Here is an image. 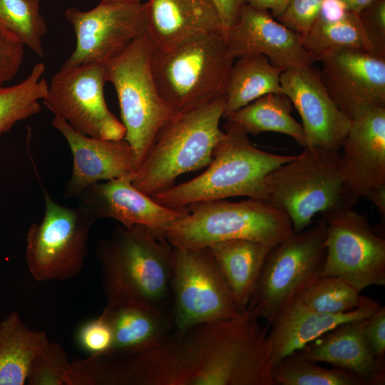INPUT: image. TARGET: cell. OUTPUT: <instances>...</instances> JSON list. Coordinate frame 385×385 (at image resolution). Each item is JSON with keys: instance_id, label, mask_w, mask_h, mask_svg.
<instances>
[{"instance_id": "obj_1", "label": "cell", "mask_w": 385, "mask_h": 385, "mask_svg": "<svg viewBox=\"0 0 385 385\" xmlns=\"http://www.w3.org/2000/svg\"><path fill=\"white\" fill-rule=\"evenodd\" d=\"M250 302L237 316L174 330L137 354L95 355L91 385H274L267 327Z\"/></svg>"}, {"instance_id": "obj_2", "label": "cell", "mask_w": 385, "mask_h": 385, "mask_svg": "<svg viewBox=\"0 0 385 385\" xmlns=\"http://www.w3.org/2000/svg\"><path fill=\"white\" fill-rule=\"evenodd\" d=\"M107 302L133 301L171 308L174 247L142 225L117 226L96 248Z\"/></svg>"}, {"instance_id": "obj_3", "label": "cell", "mask_w": 385, "mask_h": 385, "mask_svg": "<svg viewBox=\"0 0 385 385\" xmlns=\"http://www.w3.org/2000/svg\"><path fill=\"white\" fill-rule=\"evenodd\" d=\"M225 133L212 162L198 176L173 185L151 197L170 208L235 196L261 199L266 175L292 160L295 155H279L255 147L237 124L227 120Z\"/></svg>"}, {"instance_id": "obj_4", "label": "cell", "mask_w": 385, "mask_h": 385, "mask_svg": "<svg viewBox=\"0 0 385 385\" xmlns=\"http://www.w3.org/2000/svg\"><path fill=\"white\" fill-rule=\"evenodd\" d=\"M260 200L286 214L294 232L311 225L318 213L323 216L352 208L341 170L340 150L304 147L266 175Z\"/></svg>"}, {"instance_id": "obj_5", "label": "cell", "mask_w": 385, "mask_h": 385, "mask_svg": "<svg viewBox=\"0 0 385 385\" xmlns=\"http://www.w3.org/2000/svg\"><path fill=\"white\" fill-rule=\"evenodd\" d=\"M225 102V96L169 120L133 175V185L152 197L180 175L208 166L225 133L220 128Z\"/></svg>"}, {"instance_id": "obj_6", "label": "cell", "mask_w": 385, "mask_h": 385, "mask_svg": "<svg viewBox=\"0 0 385 385\" xmlns=\"http://www.w3.org/2000/svg\"><path fill=\"white\" fill-rule=\"evenodd\" d=\"M234 63L223 35L214 34L156 48L151 68L160 96L179 113L225 96Z\"/></svg>"}, {"instance_id": "obj_7", "label": "cell", "mask_w": 385, "mask_h": 385, "mask_svg": "<svg viewBox=\"0 0 385 385\" xmlns=\"http://www.w3.org/2000/svg\"><path fill=\"white\" fill-rule=\"evenodd\" d=\"M171 223L164 237L175 248H206L229 240H250L274 247L292 232L288 216L260 199L200 202Z\"/></svg>"}, {"instance_id": "obj_8", "label": "cell", "mask_w": 385, "mask_h": 385, "mask_svg": "<svg viewBox=\"0 0 385 385\" xmlns=\"http://www.w3.org/2000/svg\"><path fill=\"white\" fill-rule=\"evenodd\" d=\"M155 49L146 31L104 63L106 81L113 85L118 99L124 139L135 151L138 168L160 129L178 114L158 91L151 68Z\"/></svg>"}, {"instance_id": "obj_9", "label": "cell", "mask_w": 385, "mask_h": 385, "mask_svg": "<svg viewBox=\"0 0 385 385\" xmlns=\"http://www.w3.org/2000/svg\"><path fill=\"white\" fill-rule=\"evenodd\" d=\"M42 189L43 219L31 224L26 233L29 271L38 282L73 278L83 268L90 230L96 221L80 205H62Z\"/></svg>"}, {"instance_id": "obj_10", "label": "cell", "mask_w": 385, "mask_h": 385, "mask_svg": "<svg viewBox=\"0 0 385 385\" xmlns=\"http://www.w3.org/2000/svg\"><path fill=\"white\" fill-rule=\"evenodd\" d=\"M327 224L322 217L292 233L270 251L250 302L270 324L307 283L321 275Z\"/></svg>"}, {"instance_id": "obj_11", "label": "cell", "mask_w": 385, "mask_h": 385, "mask_svg": "<svg viewBox=\"0 0 385 385\" xmlns=\"http://www.w3.org/2000/svg\"><path fill=\"white\" fill-rule=\"evenodd\" d=\"M174 330L228 319L242 309L206 248H175L170 280Z\"/></svg>"}, {"instance_id": "obj_12", "label": "cell", "mask_w": 385, "mask_h": 385, "mask_svg": "<svg viewBox=\"0 0 385 385\" xmlns=\"http://www.w3.org/2000/svg\"><path fill=\"white\" fill-rule=\"evenodd\" d=\"M104 64L62 66L51 78L45 106L76 130L93 138L121 140L125 128L111 112L104 97Z\"/></svg>"}, {"instance_id": "obj_13", "label": "cell", "mask_w": 385, "mask_h": 385, "mask_svg": "<svg viewBox=\"0 0 385 385\" xmlns=\"http://www.w3.org/2000/svg\"><path fill=\"white\" fill-rule=\"evenodd\" d=\"M327 224L321 275L339 277L361 292L385 285V240L366 216L344 208L322 216Z\"/></svg>"}, {"instance_id": "obj_14", "label": "cell", "mask_w": 385, "mask_h": 385, "mask_svg": "<svg viewBox=\"0 0 385 385\" xmlns=\"http://www.w3.org/2000/svg\"><path fill=\"white\" fill-rule=\"evenodd\" d=\"M65 16L76 35V47L63 66L104 64L146 31L145 3L101 0L89 11L71 7Z\"/></svg>"}, {"instance_id": "obj_15", "label": "cell", "mask_w": 385, "mask_h": 385, "mask_svg": "<svg viewBox=\"0 0 385 385\" xmlns=\"http://www.w3.org/2000/svg\"><path fill=\"white\" fill-rule=\"evenodd\" d=\"M320 62L319 73L324 88L349 118L369 108H385V56L342 49Z\"/></svg>"}, {"instance_id": "obj_16", "label": "cell", "mask_w": 385, "mask_h": 385, "mask_svg": "<svg viewBox=\"0 0 385 385\" xmlns=\"http://www.w3.org/2000/svg\"><path fill=\"white\" fill-rule=\"evenodd\" d=\"M281 88L301 117L306 146L340 150L351 120L332 99L319 71L313 66L284 71Z\"/></svg>"}, {"instance_id": "obj_17", "label": "cell", "mask_w": 385, "mask_h": 385, "mask_svg": "<svg viewBox=\"0 0 385 385\" xmlns=\"http://www.w3.org/2000/svg\"><path fill=\"white\" fill-rule=\"evenodd\" d=\"M340 165L352 207L385 186V108L357 114L340 148Z\"/></svg>"}, {"instance_id": "obj_18", "label": "cell", "mask_w": 385, "mask_h": 385, "mask_svg": "<svg viewBox=\"0 0 385 385\" xmlns=\"http://www.w3.org/2000/svg\"><path fill=\"white\" fill-rule=\"evenodd\" d=\"M224 38L229 53L235 59L264 55L282 72L315 63L302 46L299 34L275 21L268 11L247 4Z\"/></svg>"}, {"instance_id": "obj_19", "label": "cell", "mask_w": 385, "mask_h": 385, "mask_svg": "<svg viewBox=\"0 0 385 385\" xmlns=\"http://www.w3.org/2000/svg\"><path fill=\"white\" fill-rule=\"evenodd\" d=\"M52 125L66 140L73 157V168L63 197L78 198L90 186L125 176L138 169L134 150L124 138L103 140L86 135L66 120L54 117Z\"/></svg>"}, {"instance_id": "obj_20", "label": "cell", "mask_w": 385, "mask_h": 385, "mask_svg": "<svg viewBox=\"0 0 385 385\" xmlns=\"http://www.w3.org/2000/svg\"><path fill=\"white\" fill-rule=\"evenodd\" d=\"M132 178L93 184L77 198L78 205L96 221L110 218L125 227L142 225L164 237L171 223L189 212L188 207L170 208L156 202L133 185Z\"/></svg>"}, {"instance_id": "obj_21", "label": "cell", "mask_w": 385, "mask_h": 385, "mask_svg": "<svg viewBox=\"0 0 385 385\" xmlns=\"http://www.w3.org/2000/svg\"><path fill=\"white\" fill-rule=\"evenodd\" d=\"M374 299L364 297L352 310L330 314L312 310L294 297L273 318L268 334L272 366L339 324L369 317L379 307Z\"/></svg>"}, {"instance_id": "obj_22", "label": "cell", "mask_w": 385, "mask_h": 385, "mask_svg": "<svg viewBox=\"0 0 385 385\" xmlns=\"http://www.w3.org/2000/svg\"><path fill=\"white\" fill-rule=\"evenodd\" d=\"M100 316L113 333L111 348L102 355L125 356L148 351L174 331L170 309L143 302H108Z\"/></svg>"}, {"instance_id": "obj_23", "label": "cell", "mask_w": 385, "mask_h": 385, "mask_svg": "<svg viewBox=\"0 0 385 385\" xmlns=\"http://www.w3.org/2000/svg\"><path fill=\"white\" fill-rule=\"evenodd\" d=\"M145 5L146 31L157 49L168 50L200 36L223 35L212 0H148Z\"/></svg>"}, {"instance_id": "obj_24", "label": "cell", "mask_w": 385, "mask_h": 385, "mask_svg": "<svg viewBox=\"0 0 385 385\" xmlns=\"http://www.w3.org/2000/svg\"><path fill=\"white\" fill-rule=\"evenodd\" d=\"M365 319L342 323L296 351L312 361L349 371L364 385H384L385 362L374 356L366 342Z\"/></svg>"}, {"instance_id": "obj_25", "label": "cell", "mask_w": 385, "mask_h": 385, "mask_svg": "<svg viewBox=\"0 0 385 385\" xmlns=\"http://www.w3.org/2000/svg\"><path fill=\"white\" fill-rule=\"evenodd\" d=\"M301 41L315 62L342 49L373 52L358 14L347 11L337 0L324 1L318 18Z\"/></svg>"}, {"instance_id": "obj_26", "label": "cell", "mask_w": 385, "mask_h": 385, "mask_svg": "<svg viewBox=\"0 0 385 385\" xmlns=\"http://www.w3.org/2000/svg\"><path fill=\"white\" fill-rule=\"evenodd\" d=\"M272 247L240 239L221 241L207 247L235 300L242 309L250 302Z\"/></svg>"}, {"instance_id": "obj_27", "label": "cell", "mask_w": 385, "mask_h": 385, "mask_svg": "<svg viewBox=\"0 0 385 385\" xmlns=\"http://www.w3.org/2000/svg\"><path fill=\"white\" fill-rule=\"evenodd\" d=\"M50 343L43 331L30 329L13 312L0 322V385L26 384L32 364Z\"/></svg>"}, {"instance_id": "obj_28", "label": "cell", "mask_w": 385, "mask_h": 385, "mask_svg": "<svg viewBox=\"0 0 385 385\" xmlns=\"http://www.w3.org/2000/svg\"><path fill=\"white\" fill-rule=\"evenodd\" d=\"M264 55L239 58L231 69L222 118L269 93H282L281 74Z\"/></svg>"}, {"instance_id": "obj_29", "label": "cell", "mask_w": 385, "mask_h": 385, "mask_svg": "<svg viewBox=\"0 0 385 385\" xmlns=\"http://www.w3.org/2000/svg\"><path fill=\"white\" fill-rule=\"evenodd\" d=\"M292 104L282 93L265 95L225 118L240 125L247 134L276 132L292 138L300 146H306L301 123L292 115Z\"/></svg>"}, {"instance_id": "obj_30", "label": "cell", "mask_w": 385, "mask_h": 385, "mask_svg": "<svg viewBox=\"0 0 385 385\" xmlns=\"http://www.w3.org/2000/svg\"><path fill=\"white\" fill-rule=\"evenodd\" d=\"M44 71V64L38 63L22 82L0 87V135L40 111L39 101L45 98L48 86Z\"/></svg>"}, {"instance_id": "obj_31", "label": "cell", "mask_w": 385, "mask_h": 385, "mask_svg": "<svg viewBox=\"0 0 385 385\" xmlns=\"http://www.w3.org/2000/svg\"><path fill=\"white\" fill-rule=\"evenodd\" d=\"M272 378L274 385H364L351 372L320 366L296 351L272 366Z\"/></svg>"}, {"instance_id": "obj_32", "label": "cell", "mask_w": 385, "mask_h": 385, "mask_svg": "<svg viewBox=\"0 0 385 385\" xmlns=\"http://www.w3.org/2000/svg\"><path fill=\"white\" fill-rule=\"evenodd\" d=\"M360 293L339 277L319 275L302 287L294 297L312 310L339 314L358 307L364 298Z\"/></svg>"}, {"instance_id": "obj_33", "label": "cell", "mask_w": 385, "mask_h": 385, "mask_svg": "<svg viewBox=\"0 0 385 385\" xmlns=\"http://www.w3.org/2000/svg\"><path fill=\"white\" fill-rule=\"evenodd\" d=\"M0 26L43 58L42 37L46 34L39 0H0Z\"/></svg>"}, {"instance_id": "obj_34", "label": "cell", "mask_w": 385, "mask_h": 385, "mask_svg": "<svg viewBox=\"0 0 385 385\" xmlns=\"http://www.w3.org/2000/svg\"><path fill=\"white\" fill-rule=\"evenodd\" d=\"M68 356L58 343H49L34 359L26 384L63 385Z\"/></svg>"}, {"instance_id": "obj_35", "label": "cell", "mask_w": 385, "mask_h": 385, "mask_svg": "<svg viewBox=\"0 0 385 385\" xmlns=\"http://www.w3.org/2000/svg\"><path fill=\"white\" fill-rule=\"evenodd\" d=\"M78 346L90 355L107 354L113 344V333L101 316L84 322L76 335Z\"/></svg>"}, {"instance_id": "obj_36", "label": "cell", "mask_w": 385, "mask_h": 385, "mask_svg": "<svg viewBox=\"0 0 385 385\" xmlns=\"http://www.w3.org/2000/svg\"><path fill=\"white\" fill-rule=\"evenodd\" d=\"M325 0H291L277 19L302 37L318 18Z\"/></svg>"}, {"instance_id": "obj_37", "label": "cell", "mask_w": 385, "mask_h": 385, "mask_svg": "<svg viewBox=\"0 0 385 385\" xmlns=\"http://www.w3.org/2000/svg\"><path fill=\"white\" fill-rule=\"evenodd\" d=\"M358 16L373 53L385 56V0H374Z\"/></svg>"}, {"instance_id": "obj_38", "label": "cell", "mask_w": 385, "mask_h": 385, "mask_svg": "<svg viewBox=\"0 0 385 385\" xmlns=\"http://www.w3.org/2000/svg\"><path fill=\"white\" fill-rule=\"evenodd\" d=\"M24 46L0 26V87L17 73L24 58Z\"/></svg>"}, {"instance_id": "obj_39", "label": "cell", "mask_w": 385, "mask_h": 385, "mask_svg": "<svg viewBox=\"0 0 385 385\" xmlns=\"http://www.w3.org/2000/svg\"><path fill=\"white\" fill-rule=\"evenodd\" d=\"M363 332L366 342L380 361L385 362V307H380L364 319Z\"/></svg>"}, {"instance_id": "obj_40", "label": "cell", "mask_w": 385, "mask_h": 385, "mask_svg": "<svg viewBox=\"0 0 385 385\" xmlns=\"http://www.w3.org/2000/svg\"><path fill=\"white\" fill-rule=\"evenodd\" d=\"M219 14L223 28L226 31L237 21L246 0H212Z\"/></svg>"}, {"instance_id": "obj_41", "label": "cell", "mask_w": 385, "mask_h": 385, "mask_svg": "<svg viewBox=\"0 0 385 385\" xmlns=\"http://www.w3.org/2000/svg\"><path fill=\"white\" fill-rule=\"evenodd\" d=\"M291 0H246V4L258 9L271 10V15L278 18L288 6Z\"/></svg>"}, {"instance_id": "obj_42", "label": "cell", "mask_w": 385, "mask_h": 385, "mask_svg": "<svg viewBox=\"0 0 385 385\" xmlns=\"http://www.w3.org/2000/svg\"><path fill=\"white\" fill-rule=\"evenodd\" d=\"M377 208L381 217V220H385V186L380 187L371 192L366 197Z\"/></svg>"}, {"instance_id": "obj_43", "label": "cell", "mask_w": 385, "mask_h": 385, "mask_svg": "<svg viewBox=\"0 0 385 385\" xmlns=\"http://www.w3.org/2000/svg\"><path fill=\"white\" fill-rule=\"evenodd\" d=\"M347 11L359 14L374 0H337Z\"/></svg>"}, {"instance_id": "obj_44", "label": "cell", "mask_w": 385, "mask_h": 385, "mask_svg": "<svg viewBox=\"0 0 385 385\" xmlns=\"http://www.w3.org/2000/svg\"><path fill=\"white\" fill-rule=\"evenodd\" d=\"M112 2H130V3H141V0H103Z\"/></svg>"}]
</instances>
